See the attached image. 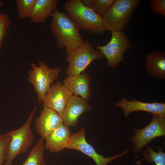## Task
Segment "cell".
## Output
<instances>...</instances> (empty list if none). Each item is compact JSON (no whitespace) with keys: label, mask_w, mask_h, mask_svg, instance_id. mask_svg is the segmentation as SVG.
I'll return each mask as SVG.
<instances>
[{"label":"cell","mask_w":165,"mask_h":165,"mask_svg":"<svg viewBox=\"0 0 165 165\" xmlns=\"http://www.w3.org/2000/svg\"><path fill=\"white\" fill-rule=\"evenodd\" d=\"M69 127L64 124L55 129L44 139L45 149L57 153L66 148L71 134Z\"/></svg>","instance_id":"15"},{"label":"cell","mask_w":165,"mask_h":165,"mask_svg":"<svg viewBox=\"0 0 165 165\" xmlns=\"http://www.w3.org/2000/svg\"><path fill=\"white\" fill-rule=\"evenodd\" d=\"M91 77L84 71L79 75L68 76L62 82L73 94L80 96L83 99L88 101L91 94Z\"/></svg>","instance_id":"14"},{"label":"cell","mask_w":165,"mask_h":165,"mask_svg":"<svg viewBox=\"0 0 165 165\" xmlns=\"http://www.w3.org/2000/svg\"><path fill=\"white\" fill-rule=\"evenodd\" d=\"M10 140V137L7 134L0 135V165H2L5 160L7 148Z\"/></svg>","instance_id":"23"},{"label":"cell","mask_w":165,"mask_h":165,"mask_svg":"<svg viewBox=\"0 0 165 165\" xmlns=\"http://www.w3.org/2000/svg\"><path fill=\"white\" fill-rule=\"evenodd\" d=\"M156 152L151 146L148 147L143 153L144 158L150 163L154 162L156 165H165V153L161 147L157 146Z\"/></svg>","instance_id":"20"},{"label":"cell","mask_w":165,"mask_h":165,"mask_svg":"<svg viewBox=\"0 0 165 165\" xmlns=\"http://www.w3.org/2000/svg\"><path fill=\"white\" fill-rule=\"evenodd\" d=\"M35 105L24 124L19 128L8 132L10 137L4 165H12L15 158L28 151L32 145L35 136L31 129V125L35 112Z\"/></svg>","instance_id":"3"},{"label":"cell","mask_w":165,"mask_h":165,"mask_svg":"<svg viewBox=\"0 0 165 165\" xmlns=\"http://www.w3.org/2000/svg\"><path fill=\"white\" fill-rule=\"evenodd\" d=\"M115 0H81L82 4L102 18Z\"/></svg>","instance_id":"19"},{"label":"cell","mask_w":165,"mask_h":165,"mask_svg":"<svg viewBox=\"0 0 165 165\" xmlns=\"http://www.w3.org/2000/svg\"><path fill=\"white\" fill-rule=\"evenodd\" d=\"M115 105L123 110L125 116L134 112L143 111L165 117V104L163 102L146 103L134 98L130 101L123 97L117 101Z\"/></svg>","instance_id":"11"},{"label":"cell","mask_w":165,"mask_h":165,"mask_svg":"<svg viewBox=\"0 0 165 165\" xmlns=\"http://www.w3.org/2000/svg\"><path fill=\"white\" fill-rule=\"evenodd\" d=\"M11 24V19L8 15L0 14V50L3 41L6 36L7 30Z\"/></svg>","instance_id":"22"},{"label":"cell","mask_w":165,"mask_h":165,"mask_svg":"<svg viewBox=\"0 0 165 165\" xmlns=\"http://www.w3.org/2000/svg\"><path fill=\"white\" fill-rule=\"evenodd\" d=\"M85 129L82 128L79 131L71 134L66 148L81 152L91 158L97 165H107L114 160L119 159L128 153L126 149L121 153L114 156L105 157L98 154L93 146L88 143L85 136Z\"/></svg>","instance_id":"9"},{"label":"cell","mask_w":165,"mask_h":165,"mask_svg":"<svg viewBox=\"0 0 165 165\" xmlns=\"http://www.w3.org/2000/svg\"><path fill=\"white\" fill-rule=\"evenodd\" d=\"M150 2L152 12L165 16V0H151Z\"/></svg>","instance_id":"24"},{"label":"cell","mask_w":165,"mask_h":165,"mask_svg":"<svg viewBox=\"0 0 165 165\" xmlns=\"http://www.w3.org/2000/svg\"><path fill=\"white\" fill-rule=\"evenodd\" d=\"M16 10L21 19L30 17L37 0H16Z\"/></svg>","instance_id":"21"},{"label":"cell","mask_w":165,"mask_h":165,"mask_svg":"<svg viewBox=\"0 0 165 165\" xmlns=\"http://www.w3.org/2000/svg\"><path fill=\"white\" fill-rule=\"evenodd\" d=\"M104 57L101 52L95 50L88 41H85L67 56L69 64L65 69L66 74L68 76L80 74L93 61Z\"/></svg>","instance_id":"6"},{"label":"cell","mask_w":165,"mask_h":165,"mask_svg":"<svg viewBox=\"0 0 165 165\" xmlns=\"http://www.w3.org/2000/svg\"><path fill=\"white\" fill-rule=\"evenodd\" d=\"M111 33L109 42L105 45H99L96 48L106 57L107 65L113 68L123 61L124 54L130 48L131 43L124 32L112 31Z\"/></svg>","instance_id":"8"},{"label":"cell","mask_w":165,"mask_h":165,"mask_svg":"<svg viewBox=\"0 0 165 165\" xmlns=\"http://www.w3.org/2000/svg\"><path fill=\"white\" fill-rule=\"evenodd\" d=\"M4 4L2 0H0V8L2 7Z\"/></svg>","instance_id":"25"},{"label":"cell","mask_w":165,"mask_h":165,"mask_svg":"<svg viewBox=\"0 0 165 165\" xmlns=\"http://www.w3.org/2000/svg\"><path fill=\"white\" fill-rule=\"evenodd\" d=\"M42 165H47L46 163V160L44 162Z\"/></svg>","instance_id":"26"},{"label":"cell","mask_w":165,"mask_h":165,"mask_svg":"<svg viewBox=\"0 0 165 165\" xmlns=\"http://www.w3.org/2000/svg\"><path fill=\"white\" fill-rule=\"evenodd\" d=\"M91 108L87 100L73 94L70 98L63 115L64 124L68 127L76 126L79 117Z\"/></svg>","instance_id":"13"},{"label":"cell","mask_w":165,"mask_h":165,"mask_svg":"<svg viewBox=\"0 0 165 165\" xmlns=\"http://www.w3.org/2000/svg\"><path fill=\"white\" fill-rule=\"evenodd\" d=\"M64 8L67 15L79 29L92 34H104L102 18L83 5L81 0L66 1Z\"/></svg>","instance_id":"2"},{"label":"cell","mask_w":165,"mask_h":165,"mask_svg":"<svg viewBox=\"0 0 165 165\" xmlns=\"http://www.w3.org/2000/svg\"><path fill=\"white\" fill-rule=\"evenodd\" d=\"M139 0H115L102 17L105 31H120L127 26Z\"/></svg>","instance_id":"4"},{"label":"cell","mask_w":165,"mask_h":165,"mask_svg":"<svg viewBox=\"0 0 165 165\" xmlns=\"http://www.w3.org/2000/svg\"><path fill=\"white\" fill-rule=\"evenodd\" d=\"M51 16L50 26L56 39V45L59 48H65L68 55L85 41L80 34V29L64 12L56 8Z\"/></svg>","instance_id":"1"},{"label":"cell","mask_w":165,"mask_h":165,"mask_svg":"<svg viewBox=\"0 0 165 165\" xmlns=\"http://www.w3.org/2000/svg\"><path fill=\"white\" fill-rule=\"evenodd\" d=\"M152 121L147 126L140 129L132 128L134 135L130 138L133 145V152H140L154 138L165 136V117L152 114Z\"/></svg>","instance_id":"7"},{"label":"cell","mask_w":165,"mask_h":165,"mask_svg":"<svg viewBox=\"0 0 165 165\" xmlns=\"http://www.w3.org/2000/svg\"><path fill=\"white\" fill-rule=\"evenodd\" d=\"M57 0H37L30 17L34 23H42L50 16L57 8Z\"/></svg>","instance_id":"17"},{"label":"cell","mask_w":165,"mask_h":165,"mask_svg":"<svg viewBox=\"0 0 165 165\" xmlns=\"http://www.w3.org/2000/svg\"><path fill=\"white\" fill-rule=\"evenodd\" d=\"M73 93L59 82L51 86L42 103L43 107L50 108L62 117L68 101Z\"/></svg>","instance_id":"10"},{"label":"cell","mask_w":165,"mask_h":165,"mask_svg":"<svg viewBox=\"0 0 165 165\" xmlns=\"http://www.w3.org/2000/svg\"><path fill=\"white\" fill-rule=\"evenodd\" d=\"M64 124L62 117L55 110L43 107L35 122V127L41 138H44Z\"/></svg>","instance_id":"12"},{"label":"cell","mask_w":165,"mask_h":165,"mask_svg":"<svg viewBox=\"0 0 165 165\" xmlns=\"http://www.w3.org/2000/svg\"><path fill=\"white\" fill-rule=\"evenodd\" d=\"M44 149V139L41 138L21 165H42L46 160L43 157Z\"/></svg>","instance_id":"18"},{"label":"cell","mask_w":165,"mask_h":165,"mask_svg":"<svg viewBox=\"0 0 165 165\" xmlns=\"http://www.w3.org/2000/svg\"><path fill=\"white\" fill-rule=\"evenodd\" d=\"M38 66L34 63H31L32 69L28 72L27 80L34 86L38 94V101L41 103L51 84L57 79L61 68L57 67L50 68L40 60H38Z\"/></svg>","instance_id":"5"},{"label":"cell","mask_w":165,"mask_h":165,"mask_svg":"<svg viewBox=\"0 0 165 165\" xmlns=\"http://www.w3.org/2000/svg\"><path fill=\"white\" fill-rule=\"evenodd\" d=\"M146 67L150 75L162 80L165 79V53L154 51L149 53L145 59Z\"/></svg>","instance_id":"16"}]
</instances>
